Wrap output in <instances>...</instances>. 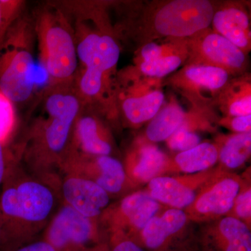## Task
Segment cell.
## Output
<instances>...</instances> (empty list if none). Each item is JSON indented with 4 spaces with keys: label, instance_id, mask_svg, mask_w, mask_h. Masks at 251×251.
I'll list each match as a JSON object with an SVG mask.
<instances>
[{
    "label": "cell",
    "instance_id": "cell-29",
    "mask_svg": "<svg viewBox=\"0 0 251 251\" xmlns=\"http://www.w3.org/2000/svg\"><path fill=\"white\" fill-rule=\"evenodd\" d=\"M218 124L229 128L235 133L251 132V115L244 116L224 117L219 119Z\"/></svg>",
    "mask_w": 251,
    "mask_h": 251
},
{
    "label": "cell",
    "instance_id": "cell-31",
    "mask_svg": "<svg viewBox=\"0 0 251 251\" xmlns=\"http://www.w3.org/2000/svg\"><path fill=\"white\" fill-rule=\"evenodd\" d=\"M234 213L240 219L250 221L251 216V188L242 193H239L233 207Z\"/></svg>",
    "mask_w": 251,
    "mask_h": 251
},
{
    "label": "cell",
    "instance_id": "cell-17",
    "mask_svg": "<svg viewBox=\"0 0 251 251\" xmlns=\"http://www.w3.org/2000/svg\"><path fill=\"white\" fill-rule=\"evenodd\" d=\"M74 137L82 153L88 156H110L112 140L106 127L93 115L77 119L74 126Z\"/></svg>",
    "mask_w": 251,
    "mask_h": 251
},
{
    "label": "cell",
    "instance_id": "cell-5",
    "mask_svg": "<svg viewBox=\"0 0 251 251\" xmlns=\"http://www.w3.org/2000/svg\"><path fill=\"white\" fill-rule=\"evenodd\" d=\"M234 77L219 68L185 64L162 82L187 99L193 108L214 110L219 96Z\"/></svg>",
    "mask_w": 251,
    "mask_h": 251
},
{
    "label": "cell",
    "instance_id": "cell-2",
    "mask_svg": "<svg viewBox=\"0 0 251 251\" xmlns=\"http://www.w3.org/2000/svg\"><path fill=\"white\" fill-rule=\"evenodd\" d=\"M217 1L168 0L141 2L133 23L140 46L165 39H185L209 27Z\"/></svg>",
    "mask_w": 251,
    "mask_h": 251
},
{
    "label": "cell",
    "instance_id": "cell-8",
    "mask_svg": "<svg viewBox=\"0 0 251 251\" xmlns=\"http://www.w3.org/2000/svg\"><path fill=\"white\" fill-rule=\"evenodd\" d=\"M11 49L0 56V92L13 103L29 98L35 85L32 54L17 43L7 41Z\"/></svg>",
    "mask_w": 251,
    "mask_h": 251
},
{
    "label": "cell",
    "instance_id": "cell-4",
    "mask_svg": "<svg viewBox=\"0 0 251 251\" xmlns=\"http://www.w3.org/2000/svg\"><path fill=\"white\" fill-rule=\"evenodd\" d=\"M97 221L62 202L42 238L57 251H107Z\"/></svg>",
    "mask_w": 251,
    "mask_h": 251
},
{
    "label": "cell",
    "instance_id": "cell-28",
    "mask_svg": "<svg viewBox=\"0 0 251 251\" xmlns=\"http://www.w3.org/2000/svg\"><path fill=\"white\" fill-rule=\"evenodd\" d=\"M19 5L20 2L18 1L0 0V41L4 37L10 24L17 12Z\"/></svg>",
    "mask_w": 251,
    "mask_h": 251
},
{
    "label": "cell",
    "instance_id": "cell-34",
    "mask_svg": "<svg viewBox=\"0 0 251 251\" xmlns=\"http://www.w3.org/2000/svg\"><path fill=\"white\" fill-rule=\"evenodd\" d=\"M6 227L2 217H1V213H0V249L4 245L6 242Z\"/></svg>",
    "mask_w": 251,
    "mask_h": 251
},
{
    "label": "cell",
    "instance_id": "cell-12",
    "mask_svg": "<svg viewBox=\"0 0 251 251\" xmlns=\"http://www.w3.org/2000/svg\"><path fill=\"white\" fill-rule=\"evenodd\" d=\"M59 184L63 203L85 217L98 220L109 207L110 195L92 180L67 172Z\"/></svg>",
    "mask_w": 251,
    "mask_h": 251
},
{
    "label": "cell",
    "instance_id": "cell-27",
    "mask_svg": "<svg viewBox=\"0 0 251 251\" xmlns=\"http://www.w3.org/2000/svg\"><path fill=\"white\" fill-rule=\"evenodd\" d=\"M169 148L174 151H187L201 143V138L194 132L179 128L166 140Z\"/></svg>",
    "mask_w": 251,
    "mask_h": 251
},
{
    "label": "cell",
    "instance_id": "cell-33",
    "mask_svg": "<svg viewBox=\"0 0 251 251\" xmlns=\"http://www.w3.org/2000/svg\"><path fill=\"white\" fill-rule=\"evenodd\" d=\"M7 146V143H0V189L10 170L17 163Z\"/></svg>",
    "mask_w": 251,
    "mask_h": 251
},
{
    "label": "cell",
    "instance_id": "cell-22",
    "mask_svg": "<svg viewBox=\"0 0 251 251\" xmlns=\"http://www.w3.org/2000/svg\"><path fill=\"white\" fill-rule=\"evenodd\" d=\"M216 232L220 251H251L250 229L237 218H224L220 221Z\"/></svg>",
    "mask_w": 251,
    "mask_h": 251
},
{
    "label": "cell",
    "instance_id": "cell-21",
    "mask_svg": "<svg viewBox=\"0 0 251 251\" xmlns=\"http://www.w3.org/2000/svg\"><path fill=\"white\" fill-rule=\"evenodd\" d=\"M186 112L179 102L172 97L153 117L145 130V138L149 143L164 141L171 136L182 125Z\"/></svg>",
    "mask_w": 251,
    "mask_h": 251
},
{
    "label": "cell",
    "instance_id": "cell-25",
    "mask_svg": "<svg viewBox=\"0 0 251 251\" xmlns=\"http://www.w3.org/2000/svg\"><path fill=\"white\" fill-rule=\"evenodd\" d=\"M109 77L91 68H85L81 76V92L88 98L98 99L101 97L108 85Z\"/></svg>",
    "mask_w": 251,
    "mask_h": 251
},
{
    "label": "cell",
    "instance_id": "cell-20",
    "mask_svg": "<svg viewBox=\"0 0 251 251\" xmlns=\"http://www.w3.org/2000/svg\"><path fill=\"white\" fill-rule=\"evenodd\" d=\"M219 161V151L216 144L200 143L187 151L168 158L165 171H179L187 174H196L207 171Z\"/></svg>",
    "mask_w": 251,
    "mask_h": 251
},
{
    "label": "cell",
    "instance_id": "cell-9",
    "mask_svg": "<svg viewBox=\"0 0 251 251\" xmlns=\"http://www.w3.org/2000/svg\"><path fill=\"white\" fill-rule=\"evenodd\" d=\"M159 202L148 193L138 192L126 196L118 204L110 206L103 214L111 235L132 239L141 232L150 219L159 211Z\"/></svg>",
    "mask_w": 251,
    "mask_h": 251
},
{
    "label": "cell",
    "instance_id": "cell-23",
    "mask_svg": "<svg viewBox=\"0 0 251 251\" xmlns=\"http://www.w3.org/2000/svg\"><path fill=\"white\" fill-rule=\"evenodd\" d=\"M188 58V52H179L170 54L153 59L135 64L130 71V79H150L161 80L163 77L171 75L178 68L186 64Z\"/></svg>",
    "mask_w": 251,
    "mask_h": 251
},
{
    "label": "cell",
    "instance_id": "cell-11",
    "mask_svg": "<svg viewBox=\"0 0 251 251\" xmlns=\"http://www.w3.org/2000/svg\"><path fill=\"white\" fill-rule=\"evenodd\" d=\"M61 168L92 180L109 195L121 192L127 178L125 166L111 156L70 155Z\"/></svg>",
    "mask_w": 251,
    "mask_h": 251
},
{
    "label": "cell",
    "instance_id": "cell-1",
    "mask_svg": "<svg viewBox=\"0 0 251 251\" xmlns=\"http://www.w3.org/2000/svg\"><path fill=\"white\" fill-rule=\"evenodd\" d=\"M59 182L53 173H27L18 162L11 168L0 189L6 233L1 248L29 242L44 231L63 202Z\"/></svg>",
    "mask_w": 251,
    "mask_h": 251
},
{
    "label": "cell",
    "instance_id": "cell-16",
    "mask_svg": "<svg viewBox=\"0 0 251 251\" xmlns=\"http://www.w3.org/2000/svg\"><path fill=\"white\" fill-rule=\"evenodd\" d=\"M168 158L153 143L140 142L127 156L125 166L127 176L134 182H150L164 173Z\"/></svg>",
    "mask_w": 251,
    "mask_h": 251
},
{
    "label": "cell",
    "instance_id": "cell-7",
    "mask_svg": "<svg viewBox=\"0 0 251 251\" xmlns=\"http://www.w3.org/2000/svg\"><path fill=\"white\" fill-rule=\"evenodd\" d=\"M43 63L50 76L67 80L77 69L76 47L72 34L62 23L46 20L41 29Z\"/></svg>",
    "mask_w": 251,
    "mask_h": 251
},
{
    "label": "cell",
    "instance_id": "cell-10",
    "mask_svg": "<svg viewBox=\"0 0 251 251\" xmlns=\"http://www.w3.org/2000/svg\"><path fill=\"white\" fill-rule=\"evenodd\" d=\"M240 191L237 178L229 175L211 176L198 192L186 214L195 219L224 215L232 209Z\"/></svg>",
    "mask_w": 251,
    "mask_h": 251
},
{
    "label": "cell",
    "instance_id": "cell-32",
    "mask_svg": "<svg viewBox=\"0 0 251 251\" xmlns=\"http://www.w3.org/2000/svg\"><path fill=\"white\" fill-rule=\"evenodd\" d=\"M107 251H145L133 239L122 236L111 235Z\"/></svg>",
    "mask_w": 251,
    "mask_h": 251
},
{
    "label": "cell",
    "instance_id": "cell-15",
    "mask_svg": "<svg viewBox=\"0 0 251 251\" xmlns=\"http://www.w3.org/2000/svg\"><path fill=\"white\" fill-rule=\"evenodd\" d=\"M211 29L249 54L251 50L250 15L239 1H218Z\"/></svg>",
    "mask_w": 251,
    "mask_h": 251
},
{
    "label": "cell",
    "instance_id": "cell-6",
    "mask_svg": "<svg viewBox=\"0 0 251 251\" xmlns=\"http://www.w3.org/2000/svg\"><path fill=\"white\" fill-rule=\"evenodd\" d=\"M186 47L188 58L185 64L219 68L233 77L248 73V54L210 27L186 39Z\"/></svg>",
    "mask_w": 251,
    "mask_h": 251
},
{
    "label": "cell",
    "instance_id": "cell-18",
    "mask_svg": "<svg viewBox=\"0 0 251 251\" xmlns=\"http://www.w3.org/2000/svg\"><path fill=\"white\" fill-rule=\"evenodd\" d=\"M187 220L186 211L174 208L168 209L161 216H153L140 232L144 245L150 250H159L171 237L182 229Z\"/></svg>",
    "mask_w": 251,
    "mask_h": 251
},
{
    "label": "cell",
    "instance_id": "cell-14",
    "mask_svg": "<svg viewBox=\"0 0 251 251\" xmlns=\"http://www.w3.org/2000/svg\"><path fill=\"white\" fill-rule=\"evenodd\" d=\"M211 176L202 173L181 177L157 176L149 182L148 193L158 202L174 209H184L192 204L198 188H202Z\"/></svg>",
    "mask_w": 251,
    "mask_h": 251
},
{
    "label": "cell",
    "instance_id": "cell-30",
    "mask_svg": "<svg viewBox=\"0 0 251 251\" xmlns=\"http://www.w3.org/2000/svg\"><path fill=\"white\" fill-rule=\"evenodd\" d=\"M0 251H57L50 243L43 239H34L29 242L1 248Z\"/></svg>",
    "mask_w": 251,
    "mask_h": 251
},
{
    "label": "cell",
    "instance_id": "cell-3",
    "mask_svg": "<svg viewBox=\"0 0 251 251\" xmlns=\"http://www.w3.org/2000/svg\"><path fill=\"white\" fill-rule=\"evenodd\" d=\"M47 122L41 132V147L42 161L37 173H50V164L58 163L61 167L66 158L65 151L77 119L80 103L75 96L66 92H57L46 100Z\"/></svg>",
    "mask_w": 251,
    "mask_h": 251
},
{
    "label": "cell",
    "instance_id": "cell-19",
    "mask_svg": "<svg viewBox=\"0 0 251 251\" xmlns=\"http://www.w3.org/2000/svg\"><path fill=\"white\" fill-rule=\"evenodd\" d=\"M224 117L251 115V79L249 73L232 77L216 101Z\"/></svg>",
    "mask_w": 251,
    "mask_h": 251
},
{
    "label": "cell",
    "instance_id": "cell-13",
    "mask_svg": "<svg viewBox=\"0 0 251 251\" xmlns=\"http://www.w3.org/2000/svg\"><path fill=\"white\" fill-rule=\"evenodd\" d=\"M122 99L121 110L130 125L138 126L150 121L164 104L162 81L136 79Z\"/></svg>",
    "mask_w": 251,
    "mask_h": 251
},
{
    "label": "cell",
    "instance_id": "cell-26",
    "mask_svg": "<svg viewBox=\"0 0 251 251\" xmlns=\"http://www.w3.org/2000/svg\"><path fill=\"white\" fill-rule=\"evenodd\" d=\"M16 125L14 104L0 92V143H7Z\"/></svg>",
    "mask_w": 251,
    "mask_h": 251
},
{
    "label": "cell",
    "instance_id": "cell-24",
    "mask_svg": "<svg viewBox=\"0 0 251 251\" xmlns=\"http://www.w3.org/2000/svg\"><path fill=\"white\" fill-rule=\"evenodd\" d=\"M216 145L221 163L229 169H236L244 165L251 156V132L234 133Z\"/></svg>",
    "mask_w": 251,
    "mask_h": 251
}]
</instances>
